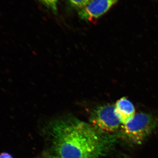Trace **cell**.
<instances>
[{"label": "cell", "instance_id": "cell-1", "mask_svg": "<svg viewBox=\"0 0 158 158\" xmlns=\"http://www.w3.org/2000/svg\"><path fill=\"white\" fill-rule=\"evenodd\" d=\"M53 149L62 158H98L103 141L91 125L73 118L59 119L51 126Z\"/></svg>", "mask_w": 158, "mask_h": 158}, {"label": "cell", "instance_id": "cell-2", "mask_svg": "<svg viewBox=\"0 0 158 158\" xmlns=\"http://www.w3.org/2000/svg\"><path fill=\"white\" fill-rule=\"evenodd\" d=\"M157 122L152 115L138 113L127 123L123 124V136L134 143L140 144L149 135L156 127Z\"/></svg>", "mask_w": 158, "mask_h": 158}, {"label": "cell", "instance_id": "cell-3", "mask_svg": "<svg viewBox=\"0 0 158 158\" xmlns=\"http://www.w3.org/2000/svg\"><path fill=\"white\" fill-rule=\"evenodd\" d=\"M90 125L99 133L115 132L121 123L115 112L114 105H106L98 107L91 113Z\"/></svg>", "mask_w": 158, "mask_h": 158}, {"label": "cell", "instance_id": "cell-4", "mask_svg": "<svg viewBox=\"0 0 158 158\" xmlns=\"http://www.w3.org/2000/svg\"><path fill=\"white\" fill-rule=\"evenodd\" d=\"M118 0H93L79 11L82 19L91 21L100 17L107 12Z\"/></svg>", "mask_w": 158, "mask_h": 158}, {"label": "cell", "instance_id": "cell-5", "mask_svg": "<svg viewBox=\"0 0 158 158\" xmlns=\"http://www.w3.org/2000/svg\"><path fill=\"white\" fill-rule=\"evenodd\" d=\"M115 112L121 123H127L135 115V108L134 105L126 98H122L116 102Z\"/></svg>", "mask_w": 158, "mask_h": 158}, {"label": "cell", "instance_id": "cell-6", "mask_svg": "<svg viewBox=\"0 0 158 158\" xmlns=\"http://www.w3.org/2000/svg\"><path fill=\"white\" fill-rule=\"evenodd\" d=\"M71 6L78 9H83L93 0H69Z\"/></svg>", "mask_w": 158, "mask_h": 158}, {"label": "cell", "instance_id": "cell-7", "mask_svg": "<svg viewBox=\"0 0 158 158\" xmlns=\"http://www.w3.org/2000/svg\"><path fill=\"white\" fill-rule=\"evenodd\" d=\"M39 1L44 6L51 9L53 12H56L58 0H39Z\"/></svg>", "mask_w": 158, "mask_h": 158}, {"label": "cell", "instance_id": "cell-8", "mask_svg": "<svg viewBox=\"0 0 158 158\" xmlns=\"http://www.w3.org/2000/svg\"><path fill=\"white\" fill-rule=\"evenodd\" d=\"M0 158H13L12 156L8 153H3L0 155Z\"/></svg>", "mask_w": 158, "mask_h": 158}]
</instances>
